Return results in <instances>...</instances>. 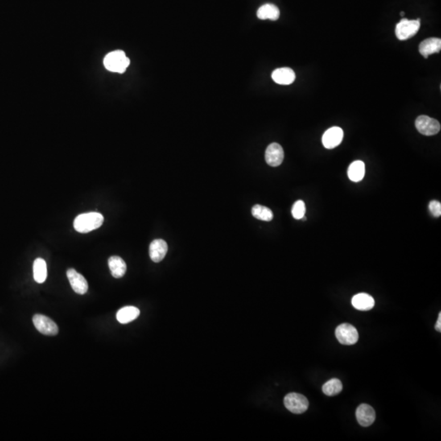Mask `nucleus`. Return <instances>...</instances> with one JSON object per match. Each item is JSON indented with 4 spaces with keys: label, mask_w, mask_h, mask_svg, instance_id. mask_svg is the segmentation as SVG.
I'll use <instances>...</instances> for the list:
<instances>
[{
    "label": "nucleus",
    "mask_w": 441,
    "mask_h": 441,
    "mask_svg": "<svg viewBox=\"0 0 441 441\" xmlns=\"http://www.w3.org/2000/svg\"><path fill=\"white\" fill-rule=\"evenodd\" d=\"M284 403L288 410L296 414L304 413L309 407L308 400L304 396L294 392L285 396Z\"/></svg>",
    "instance_id": "nucleus-4"
},
{
    "label": "nucleus",
    "mask_w": 441,
    "mask_h": 441,
    "mask_svg": "<svg viewBox=\"0 0 441 441\" xmlns=\"http://www.w3.org/2000/svg\"><path fill=\"white\" fill-rule=\"evenodd\" d=\"M429 209L433 216L435 217H439L441 216V204L440 202L436 201V200H432L429 204Z\"/></svg>",
    "instance_id": "nucleus-24"
},
{
    "label": "nucleus",
    "mask_w": 441,
    "mask_h": 441,
    "mask_svg": "<svg viewBox=\"0 0 441 441\" xmlns=\"http://www.w3.org/2000/svg\"><path fill=\"white\" fill-rule=\"evenodd\" d=\"M67 274L71 287L76 294H85L87 293L88 289V282L81 274H79L75 269H69Z\"/></svg>",
    "instance_id": "nucleus-10"
},
{
    "label": "nucleus",
    "mask_w": 441,
    "mask_h": 441,
    "mask_svg": "<svg viewBox=\"0 0 441 441\" xmlns=\"http://www.w3.org/2000/svg\"><path fill=\"white\" fill-rule=\"evenodd\" d=\"M305 213H306V205L304 202L302 200L296 201L292 208L293 216L297 220H301L303 216H305Z\"/></svg>",
    "instance_id": "nucleus-23"
},
{
    "label": "nucleus",
    "mask_w": 441,
    "mask_h": 441,
    "mask_svg": "<svg viewBox=\"0 0 441 441\" xmlns=\"http://www.w3.org/2000/svg\"><path fill=\"white\" fill-rule=\"evenodd\" d=\"M33 323L37 330L43 335L55 336L58 334V327L56 323L45 315L39 314L34 315Z\"/></svg>",
    "instance_id": "nucleus-7"
},
{
    "label": "nucleus",
    "mask_w": 441,
    "mask_h": 441,
    "mask_svg": "<svg viewBox=\"0 0 441 441\" xmlns=\"http://www.w3.org/2000/svg\"><path fill=\"white\" fill-rule=\"evenodd\" d=\"M322 391L326 396H337L343 391V383L339 379H330L329 381L323 384V387H322Z\"/></svg>",
    "instance_id": "nucleus-21"
},
{
    "label": "nucleus",
    "mask_w": 441,
    "mask_h": 441,
    "mask_svg": "<svg viewBox=\"0 0 441 441\" xmlns=\"http://www.w3.org/2000/svg\"><path fill=\"white\" fill-rule=\"evenodd\" d=\"M356 414L359 424L360 426H364V427L373 424L375 418H376V413H375L374 409L372 406L367 405V404L360 405L356 409Z\"/></svg>",
    "instance_id": "nucleus-11"
},
{
    "label": "nucleus",
    "mask_w": 441,
    "mask_h": 441,
    "mask_svg": "<svg viewBox=\"0 0 441 441\" xmlns=\"http://www.w3.org/2000/svg\"><path fill=\"white\" fill-rule=\"evenodd\" d=\"M281 15L280 9L275 5L266 4L260 7L257 10V16L261 20H271L277 21Z\"/></svg>",
    "instance_id": "nucleus-17"
},
{
    "label": "nucleus",
    "mask_w": 441,
    "mask_h": 441,
    "mask_svg": "<svg viewBox=\"0 0 441 441\" xmlns=\"http://www.w3.org/2000/svg\"><path fill=\"white\" fill-rule=\"evenodd\" d=\"M417 130L425 136L435 135L440 131V124L435 119L427 116H418L415 121Z\"/></svg>",
    "instance_id": "nucleus-6"
},
{
    "label": "nucleus",
    "mask_w": 441,
    "mask_h": 441,
    "mask_svg": "<svg viewBox=\"0 0 441 441\" xmlns=\"http://www.w3.org/2000/svg\"><path fill=\"white\" fill-rule=\"evenodd\" d=\"M441 50V39L438 38H430L425 39L420 43L419 51L424 58H428L429 55L438 53Z\"/></svg>",
    "instance_id": "nucleus-15"
},
{
    "label": "nucleus",
    "mask_w": 441,
    "mask_h": 441,
    "mask_svg": "<svg viewBox=\"0 0 441 441\" xmlns=\"http://www.w3.org/2000/svg\"><path fill=\"white\" fill-rule=\"evenodd\" d=\"M404 15H405V13H403V12H402V13H401V16H404Z\"/></svg>",
    "instance_id": "nucleus-26"
},
{
    "label": "nucleus",
    "mask_w": 441,
    "mask_h": 441,
    "mask_svg": "<svg viewBox=\"0 0 441 441\" xmlns=\"http://www.w3.org/2000/svg\"><path fill=\"white\" fill-rule=\"evenodd\" d=\"M252 215L254 216L255 218L258 220H264V222H270L274 217L273 212L270 208L265 206L254 205L252 208Z\"/></svg>",
    "instance_id": "nucleus-22"
},
{
    "label": "nucleus",
    "mask_w": 441,
    "mask_h": 441,
    "mask_svg": "<svg viewBox=\"0 0 441 441\" xmlns=\"http://www.w3.org/2000/svg\"><path fill=\"white\" fill-rule=\"evenodd\" d=\"M351 304L359 311H369L373 308L375 302L372 296L361 293L354 296L351 300Z\"/></svg>",
    "instance_id": "nucleus-14"
},
{
    "label": "nucleus",
    "mask_w": 441,
    "mask_h": 441,
    "mask_svg": "<svg viewBox=\"0 0 441 441\" xmlns=\"http://www.w3.org/2000/svg\"><path fill=\"white\" fill-rule=\"evenodd\" d=\"M272 79L277 84L281 85H289L294 83L296 79L295 73L291 68L284 67V68L277 69L273 71L271 75Z\"/></svg>",
    "instance_id": "nucleus-12"
},
{
    "label": "nucleus",
    "mask_w": 441,
    "mask_h": 441,
    "mask_svg": "<svg viewBox=\"0 0 441 441\" xmlns=\"http://www.w3.org/2000/svg\"><path fill=\"white\" fill-rule=\"evenodd\" d=\"M104 222V216L98 212H87L79 216L74 220L75 231L79 233H88L98 229Z\"/></svg>",
    "instance_id": "nucleus-1"
},
{
    "label": "nucleus",
    "mask_w": 441,
    "mask_h": 441,
    "mask_svg": "<svg viewBox=\"0 0 441 441\" xmlns=\"http://www.w3.org/2000/svg\"><path fill=\"white\" fill-rule=\"evenodd\" d=\"M140 311L135 306H125L117 312L116 318L120 323H128L139 316Z\"/></svg>",
    "instance_id": "nucleus-18"
},
{
    "label": "nucleus",
    "mask_w": 441,
    "mask_h": 441,
    "mask_svg": "<svg viewBox=\"0 0 441 441\" xmlns=\"http://www.w3.org/2000/svg\"><path fill=\"white\" fill-rule=\"evenodd\" d=\"M108 264L112 275L115 278H122L126 273L127 265L121 257L118 256L111 257L108 260Z\"/></svg>",
    "instance_id": "nucleus-16"
},
{
    "label": "nucleus",
    "mask_w": 441,
    "mask_h": 441,
    "mask_svg": "<svg viewBox=\"0 0 441 441\" xmlns=\"http://www.w3.org/2000/svg\"><path fill=\"white\" fill-rule=\"evenodd\" d=\"M419 29L420 19L410 21L404 18L396 25V35L400 40H407L414 36Z\"/></svg>",
    "instance_id": "nucleus-3"
},
{
    "label": "nucleus",
    "mask_w": 441,
    "mask_h": 441,
    "mask_svg": "<svg viewBox=\"0 0 441 441\" xmlns=\"http://www.w3.org/2000/svg\"><path fill=\"white\" fill-rule=\"evenodd\" d=\"M337 339L343 345L351 346L356 344L359 339V334L353 325L350 323H343L335 331Z\"/></svg>",
    "instance_id": "nucleus-5"
},
{
    "label": "nucleus",
    "mask_w": 441,
    "mask_h": 441,
    "mask_svg": "<svg viewBox=\"0 0 441 441\" xmlns=\"http://www.w3.org/2000/svg\"><path fill=\"white\" fill-rule=\"evenodd\" d=\"M348 178L350 180L354 182H360L364 178L365 174V165L364 162L360 160H356L351 163L348 168Z\"/></svg>",
    "instance_id": "nucleus-19"
},
{
    "label": "nucleus",
    "mask_w": 441,
    "mask_h": 441,
    "mask_svg": "<svg viewBox=\"0 0 441 441\" xmlns=\"http://www.w3.org/2000/svg\"><path fill=\"white\" fill-rule=\"evenodd\" d=\"M168 244L164 240H153L150 245V257L154 262H159L164 258L167 254Z\"/></svg>",
    "instance_id": "nucleus-13"
},
{
    "label": "nucleus",
    "mask_w": 441,
    "mask_h": 441,
    "mask_svg": "<svg viewBox=\"0 0 441 441\" xmlns=\"http://www.w3.org/2000/svg\"><path fill=\"white\" fill-rule=\"evenodd\" d=\"M435 329L438 332H440L441 331V313L439 314V318H438V320H437L436 324H435Z\"/></svg>",
    "instance_id": "nucleus-25"
},
{
    "label": "nucleus",
    "mask_w": 441,
    "mask_h": 441,
    "mask_svg": "<svg viewBox=\"0 0 441 441\" xmlns=\"http://www.w3.org/2000/svg\"><path fill=\"white\" fill-rule=\"evenodd\" d=\"M33 270H34V281H36L37 283H44L47 274L46 261L42 258H37L34 261Z\"/></svg>",
    "instance_id": "nucleus-20"
},
{
    "label": "nucleus",
    "mask_w": 441,
    "mask_h": 441,
    "mask_svg": "<svg viewBox=\"0 0 441 441\" xmlns=\"http://www.w3.org/2000/svg\"><path fill=\"white\" fill-rule=\"evenodd\" d=\"M343 129L339 127H332L323 133L322 142L326 149H334L340 145L343 139Z\"/></svg>",
    "instance_id": "nucleus-8"
},
{
    "label": "nucleus",
    "mask_w": 441,
    "mask_h": 441,
    "mask_svg": "<svg viewBox=\"0 0 441 441\" xmlns=\"http://www.w3.org/2000/svg\"><path fill=\"white\" fill-rule=\"evenodd\" d=\"M130 64V60L127 58L125 51L121 50L109 52L104 59V66L108 71L123 74Z\"/></svg>",
    "instance_id": "nucleus-2"
},
{
    "label": "nucleus",
    "mask_w": 441,
    "mask_h": 441,
    "mask_svg": "<svg viewBox=\"0 0 441 441\" xmlns=\"http://www.w3.org/2000/svg\"><path fill=\"white\" fill-rule=\"evenodd\" d=\"M285 153L283 148L280 144L271 143L266 148L265 158L266 163L272 167H277L283 162Z\"/></svg>",
    "instance_id": "nucleus-9"
}]
</instances>
